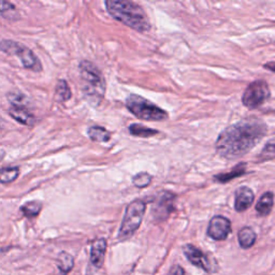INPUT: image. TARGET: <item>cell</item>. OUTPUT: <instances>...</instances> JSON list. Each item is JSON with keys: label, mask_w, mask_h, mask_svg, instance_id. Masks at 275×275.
Instances as JSON below:
<instances>
[{"label": "cell", "mask_w": 275, "mask_h": 275, "mask_svg": "<svg viewBox=\"0 0 275 275\" xmlns=\"http://www.w3.org/2000/svg\"><path fill=\"white\" fill-rule=\"evenodd\" d=\"M9 115L18 121V123L32 127L36 124V117L27 108H19V106H11L9 109Z\"/></svg>", "instance_id": "cell-13"}, {"label": "cell", "mask_w": 275, "mask_h": 275, "mask_svg": "<svg viewBox=\"0 0 275 275\" xmlns=\"http://www.w3.org/2000/svg\"><path fill=\"white\" fill-rule=\"evenodd\" d=\"M19 167H4L0 169V183L2 184H10L19 178Z\"/></svg>", "instance_id": "cell-22"}, {"label": "cell", "mask_w": 275, "mask_h": 275, "mask_svg": "<svg viewBox=\"0 0 275 275\" xmlns=\"http://www.w3.org/2000/svg\"><path fill=\"white\" fill-rule=\"evenodd\" d=\"M0 15L6 20L9 21H19L21 19L20 11L15 5L7 0H0Z\"/></svg>", "instance_id": "cell-17"}, {"label": "cell", "mask_w": 275, "mask_h": 275, "mask_svg": "<svg viewBox=\"0 0 275 275\" xmlns=\"http://www.w3.org/2000/svg\"><path fill=\"white\" fill-rule=\"evenodd\" d=\"M128 130L129 132H130V134L134 136H140V138H150L159 133L158 130L145 127L141 124H131L128 127Z\"/></svg>", "instance_id": "cell-24"}, {"label": "cell", "mask_w": 275, "mask_h": 275, "mask_svg": "<svg viewBox=\"0 0 275 275\" xmlns=\"http://www.w3.org/2000/svg\"><path fill=\"white\" fill-rule=\"evenodd\" d=\"M23 215L28 218H34L40 214L42 210V203L39 201H28L21 206Z\"/></svg>", "instance_id": "cell-23"}, {"label": "cell", "mask_w": 275, "mask_h": 275, "mask_svg": "<svg viewBox=\"0 0 275 275\" xmlns=\"http://www.w3.org/2000/svg\"><path fill=\"white\" fill-rule=\"evenodd\" d=\"M126 108L131 112L133 115L142 120L149 121H162L168 118L167 111L159 108L156 104L151 102L144 97L131 94L126 99Z\"/></svg>", "instance_id": "cell-4"}, {"label": "cell", "mask_w": 275, "mask_h": 275, "mask_svg": "<svg viewBox=\"0 0 275 275\" xmlns=\"http://www.w3.org/2000/svg\"><path fill=\"white\" fill-rule=\"evenodd\" d=\"M133 185L138 188H145L152 183V175L148 172H140L135 174L132 179Z\"/></svg>", "instance_id": "cell-25"}, {"label": "cell", "mask_w": 275, "mask_h": 275, "mask_svg": "<svg viewBox=\"0 0 275 275\" xmlns=\"http://www.w3.org/2000/svg\"><path fill=\"white\" fill-rule=\"evenodd\" d=\"M183 253H184L187 260L208 273H215L218 271L219 265L215 258L212 255L204 253L200 248L196 247L193 244H186L183 247Z\"/></svg>", "instance_id": "cell-8"}, {"label": "cell", "mask_w": 275, "mask_h": 275, "mask_svg": "<svg viewBox=\"0 0 275 275\" xmlns=\"http://www.w3.org/2000/svg\"><path fill=\"white\" fill-rule=\"evenodd\" d=\"M274 158V141L271 140L269 143H266L264 149L262 150L260 154V160L261 162H268V160H272Z\"/></svg>", "instance_id": "cell-26"}, {"label": "cell", "mask_w": 275, "mask_h": 275, "mask_svg": "<svg viewBox=\"0 0 275 275\" xmlns=\"http://www.w3.org/2000/svg\"><path fill=\"white\" fill-rule=\"evenodd\" d=\"M175 195L168 190L160 192L155 198L152 208V215L158 221H164L170 216L174 210Z\"/></svg>", "instance_id": "cell-9"}, {"label": "cell", "mask_w": 275, "mask_h": 275, "mask_svg": "<svg viewBox=\"0 0 275 275\" xmlns=\"http://www.w3.org/2000/svg\"><path fill=\"white\" fill-rule=\"evenodd\" d=\"M231 221L227 217L216 215L211 220L208 227V235L215 241H224L231 233Z\"/></svg>", "instance_id": "cell-10"}, {"label": "cell", "mask_w": 275, "mask_h": 275, "mask_svg": "<svg viewBox=\"0 0 275 275\" xmlns=\"http://www.w3.org/2000/svg\"><path fill=\"white\" fill-rule=\"evenodd\" d=\"M82 91L86 100L93 106H98L103 100L106 84L103 74L89 60H82L79 65Z\"/></svg>", "instance_id": "cell-3"}, {"label": "cell", "mask_w": 275, "mask_h": 275, "mask_svg": "<svg viewBox=\"0 0 275 275\" xmlns=\"http://www.w3.org/2000/svg\"><path fill=\"white\" fill-rule=\"evenodd\" d=\"M245 173H246V164L241 163L239 165H236L233 169L229 172L214 175L213 179L215 182L220 183V184H226V183H229L236 178L242 177V175H244Z\"/></svg>", "instance_id": "cell-14"}, {"label": "cell", "mask_w": 275, "mask_h": 275, "mask_svg": "<svg viewBox=\"0 0 275 275\" xmlns=\"http://www.w3.org/2000/svg\"><path fill=\"white\" fill-rule=\"evenodd\" d=\"M145 210H147V203L142 199L133 200L127 205L123 223H121L118 232V239L120 241L131 238L134 232L140 228Z\"/></svg>", "instance_id": "cell-5"}, {"label": "cell", "mask_w": 275, "mask_h": 275, "mask_svg": "<svg viewBox=\"0 0 275 275\" xmlns=\"http://www.w3.org/2000/svg\"><path fill=\"white\" fill-rule=\"evenodd\" d=\"M255 194L249 187L242 186L236 189L234 209L236 212L246 211L249 206L254 203Z\"/></svg>", "instance_id": "cell-11"}, {"label": "cell", "mask_w": 275, "mask_h": 275, "mask_svg": "<svg viewBox=\"0 0 275 275\" xmlns=\"http://www.w3.org/2000/svg\"><path fill=\"white\" fill-rule=\"evenodd\" d=\"M274 195L272 192L264 193L256 204V212L260 216H268L273 209Z\"/></svg>", "instance_id": "cell-15"}, {"label": "cell", "mask_w": 275, "mask_h": 275, "mask_svg": "<svg viewBox=\"0 0 275 275\" xmlns=\"http://www.w3.org/2000/svg\"><path fill=\"white\" fill-rule=\"evenodd\" d=\"M5 155H6V152L4 150H0V162H2L3 158L5 157Z\"/></svg>", "instance_id": "cell-30"}, {"label": "cell", "mask_w": 275, "mask_h": 275, "mask_svg": "<svg viewBox=\"0 0 275 275\" xmlns=\"http://www.w3.org/2000/svg\"><path fill=\"white\" fill-rule=\"evenodd\" d=\"M167 275H186V273H185V270L183 269L181 265L175 264L170 269V271L168 272Z\"/></svg>", "instance_id": "cell-27"}, {"label": "cell", "mask_w": 275, "mask_h": 275, "mask_svg": "<svg viewBox=\"0 0 275 275\" xmlns=\"http://www.w3.org/2000/svg\"><path fill=\"white\" fill-rule=\"evenodd\" d=\"M238 240L240 246L244 249H247L250 248L256 243L257 234L253 228L243 227L238 233Z\"/></svg>", "instance_id": "cell-16"}, {"label": "cell", "mask_w": 275, "mask_h": 275, "mask_svg": "<svg viewBox=\"0 0 275 275\" xmlns=\"http://www.w3.org/2000/svg\"><path fill=\"white\" fill-rule=\"evenodd\" d=\"M4 127H5V120H4V118L2 116H0V130H2V129H4Z\"/></svg>", "instance_id": "cell-29"}, {"label": "cell", "mask_w": 275, "mask_h": 275, "mask_svg": "<svg viewBox=\"0 0 275 275\" xmlns=\"http://www.w3.org/2000/svg\"><path fill=\"white\" fill-rule=\"evenodd\" d=\"M72 93L66 80H58L55 88V99L57 102L64 103L71 98Z\"/></svg>", "instance_id": "cell-20"}, {"label": "cell", "mask_w": 275, "mask_h": 275, "mask_svg": "<svg viewBox=\"0 0 275 275\" xmlns=\"http://www.w3.org/2000/svg\"><path fill=\"white\" fill-rule=\"evenodd\" d=\"M106 247H108V243L103 238L97 239L91 244L90 249V262L95 268H101L104 260Z\"/></svg>", "instance_id": "cell-12"}, {"label": "cell", "mask_w": 275, "mask_h": 275, "mask_svg": "<svg viewBox=\"0 0 275 275\" xmlns=\"http://www.w3.org/2000/svg\"><path fill=\"white\" fill-rule=\"evenodd\" d=\"M106 11L111 17L138 33H147L151 29V23L143 8L128 0H106Z\"/></svg>", "instance_id": "cell-2"}, {"label": "cell", "mask_w": 275, "mask_h": 275, "mask_svg": "<svg viewBox=\"0 0 275 275\" xmlns=\"http://www.w3.org/2000/svg\"><path fill=\"white\" fill-rule=\"evenodd\" d=\"M8 101L11 103L12 106H19V108H27L30 104L29 98L25 95L21 93V91H9L7 94Z\"/></svg>", "instance_id": "cell-21"}, {"label": "cell", "mask_w": 275, "mask_h": 275, "mask_svg": "<svg viewBox=\"0 0 275 275\" xmlns=\"http://www.w3.org/2000/svg\"><path fill=\"white\" fill-rule=\"evenodd\" d=\"M0 51L10 56H17L21 59L23 67L34 72L42 71V64L35 53L17 41L2 40L0 41Z\"/></svg>", "instance_id": "cell-6"}, {"label": "cell", "mask_w": 275, "mask_h": 275, "mask_svg": "<svg viewBox=\"0 0 275 275\" xmlns=\"http://www.w3.org/2000/svg\"><path fill=\"white\" fill-rule=\"evenodd\" d=\"M268 132V127L259 119H244L227 127L215 142L217 154L232 160L246 155Z\"/></svg>", "instance_id": "cell-1"}, {"label": "cell", "mask_w": 275, "mask_h": 275, "mask_svg": "<svg viewBox=\"0 0 275 275\" xmlns=\"http://www.w3.org/2000/svg\"><path fill=\"white\" fill-rule=\"evenodd\" d=\"M87 135L94 142H109L112 133L101 126H91L88 128Z\"/></svg>", "instance_id": "cell-18"}, {"label": "cell", "mask_w": 275, "mask_h": 275, "mask_svg": "<svg viewBox=\"0 0 275 275\" xmlns=\"http://www.w3.org/2000/svg\"><path fill=\"white\" fill-rule=\"evenodd\" d=\"M271 91L268 84L264 81H255L250 83L244 91L242 102L249 110L257 109L270 98Z\"/></svg>", "instance_id": "cell-7"}, {"label": "cell", "mask_w": 275, "mask_h": 275, "mask_svg": "<svg viewBox=\"0 0 275 275\" xmlns=\"http://www.w3.org/2000/svg\"><path fill=\"white\" fill-rule=\"evenodd\" d=\"M74 266V258L67 251H62L57 257V268L63 275H67Z\"/></svg>", "instance_id": "cell-19"}, {"label": "cell", "mask_w": 275, "mask_h": 275, "mask_svg": "<svg viewBox=\"0 0 275 275\" xmlns=\"http://www.w3.org/2000/svg\"><path fill=\"white\" fill-rule=\"evenodd\" d=\"M264 68H269L270 71H274V62H271L270 64H266V65H263Z\"/></svg>", "instance_id": "cell-28"}]
</instances>
